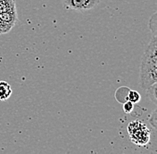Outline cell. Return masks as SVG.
Instances as JSON below:
<instances>
[{
    "mask_svg": "<svg viewBox=\"0 0 157 154\" xmlns=\"http://www.w3.org/2000/svg\"><path fill=\"white\" fill-rule=\"evenodd\" d=\"M156 50V37L154 36L142 56L140 65L139 86L145 90L157 83Z\"/></svg>",
    "mask_w": 157,
    "mask_h": 154,
    "instance_id": "obj_1",
    "label": "cell"
},
{
    "mask_svg": "<svg viewBox=\"0 0 157 154\" xmlns=\"http://www.w3.org/2000/svg\"><path fill=\"white\" fill-rule=\"evenodd\" d=\"M127 130L130 141L133 144L138 146H146L149 144L151 129L145 122L141 120H134L128 125Z\"/></svg>",
    "mask_w": 157,
    "mask_h": 154,
    "instance_id": "obj_2",
    "label": "cell"
},
{
    "mask_svg": "<svg viewBox=\"0 0 157 154\" xmlns=\"http://www.w3.org/2000/svg\"><path fill=\"white\" fill-rule=\"evenodd\" d=\"M63 5L69 9L84 12L98 6L101 0H63Z\"/></svg>",
    "mask_w": 157,
    "mask_h": 154,
    "instance_id": "obj_3",
    "label": "cell"
},
{
    "mask_svg": "<svg viewBox=\"0 0 157 154\" xmlns=\"http://www.w3.org/2000/svg\"><path fill=\"white\" fill-rule=\"evenodd\" d=\"M0 20L13 28L18 20L17 11L13 10V11H8V12H5V13H0Z\"/></svg>",
    "mask_w": 157,
    "mask_h": 154,
    "instance_id": "obj_4",
    "label": "cell"
},
{
    "mask_svg": "<svg viewBox=\"0 0 157 154\" xmlns=\"http://www.w3.org/2000/svg\"><path fill=\"white\" fill-rule=\"evenodd\" d=\"M13 94V89L6 81H0V100L6 101Z\"/></svg>",
    "mask_w": 157,
    "mask_h": 154,
    "instance_id": "obj_5",
    "label": "cell"
},
{
    "mask_svg": "<svg viewBox=\"0 0 157 154\" xmlns=\"http://www.w3.org/2000/svg\"><path fill=\"white\" fill-rule=\"evenodd\" d=\"M16 10L15 0H0V13Z\"/></svg>",
    "mask_w": 157,
    "mask_h": 154,
    "instance_id": "obj_6",
    "label": "cell"
},
{
    "mask_svg": "<svg viewBox=\"0 0 157 154\" xmlns=\"http://www.w3.org/2000/svg\"><path fill=\"white\" fill-rule=\"evenodd\" d=\"M156 85L157 84H154L153 86H151V87H149L148 88L146 89L147 96L149 97L150 101H152V102L154 103V104H155V105H156V99H157Z\"/></svg>",
    "mask_w": 157,
    "mask_h": 154,
    "instance_id": "obj_7",
    "label": "cell"
},
{
    "mask_svg": "<svg viewBox=\"0 0 157 154\" xmlns=\"http://www.w3.org/2000/svg\"><path fill=\"white\" fill-rule=\"evenodd\" d=\"M128 100L130 101L133 103H137L140 100H141V96L139 95V93L134 90H129L128 94Z\"/></svg>",
    "mask_w": 157,
    "mask_h": 154,
    "instance_id": "obj_8",
    "label": "cell"
},
{
    "mask_svg": "<svg viewBox=\"0 0 157 154\" xmlns=\"http://www.w3.org/2000/svg\"><path fill=\"white\" fill-rule=\"evenodd\" d=\"M149 28L153 31L154 36L156 37V13H155L149 21Z\"/></svg>",
    "mask_w": 157,
    "mask_h": 154,
    "instance_id": "obj_9",
    "label": "cell"
},
{
    "mask_svg": "<svg viewBox=\"0 0 157 154\" xmlns=\"http://www.w3.org/2000/svg\"><path fill=\"white\" fill-rule=\"evenodd\" d=\"M122 108H123V111H124L125 113H131L133 109H134V103L128 100V101L123 103Z\"/></svg>",
    "mask_w": 157,
    "mask_h": 154,
    "instance_id": "obj_10",
    "label": "cell"
},
{
    "mask_svg": "<svg viewBox=\"0 0 157 154\" xmlns=\"http://www.w3.org/2000/svg\"><path fill=\"white\" fill-rule=\"evenodd\" d=\"M11 29H12V27H11V26L7 25L6 23H5L3 21L0 20V35H1V34H5V33L9 32Z\"/></svg>",
    "mask_w": 157,
    "mask_h": 154,
    "instance_id": "obj_11",
    "label": "cell"
},
{
    "mask_svg": "<svg viewBox=\"0 0 157 154\" xmlns=\"http://www.w3.org/2000/svg\"><path fill=\"white\" fill-rule=\"evenodd\" d=\"M156 119V110H155V111L152 112V114L150 115V117H149V122H150V124L152 125V126H153L154 128H156L157 126Z\"/></svg>",
    "mask_w": 157,
    "mask_h": 154,
    "instance_id": "obj_12",
    "label": "cell"
}]
</instances>
